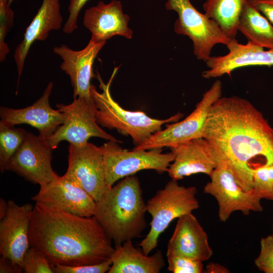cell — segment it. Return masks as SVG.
Segmentation results:
<instances>
[{
  "label": "cell",
  "mask_w": 273,
  "mask_h": 273,
  "mask_svg": "<svg viewBox=\"0 0 273 273\" xmlns=\"http://www.w3.org/2000/svg\"><path fill=\"white\" fill-rule=\"evenodd\" d=\"M203 137L246 191L253 189L250 161L262 156L266 163L273 164V128L245 99L233 96L216 100L209 111Z\"/></svg>",
  "instance_id": "1"
},
{
  "label": "cell",
  "mask_w": 273,
  "mask_h": 273,
  "mask_svg": "<svg viewBox=\"0 0 273 273\" xmlns=\"http://www.w3.org/2000/svg\"><path fill=\"white\" fill-rule=\"evenodd\" d=\"M62 22L60 0H42L37 13L26 29L22 40L14 53L18 73V83L25 60L32 43L35 40H46L50 31L61 28Z\"/></svg>",
  "instance_id": "21"
},
{
  "label": "cell",
  "mask_w": 273,
  "mask_h": 273,
  "mask_svg": "<svg viewBox=\"0 0 273 273\" xmlns=\"http://www.w3.org/2000/svg\"><path fill=\"white\" fill-rule=\"evenodd\" d=\"M88 0H69L68 18L64 24L63 31L65 33L70 34L75 30L77 27V18L79 14Z\"/></svg>",
  "instance_id": "32"
},
{
  "label": "cell",
  "mask_w": 273,
  "mask_h": 273,
  "mask_svg": "<svg viewBox=\"0 0 273 273\" xmlns=\"http://www.w3.org/2000/svg\"><path fill=\"white\" fill-rule=\"evenodd\" d=\"M229 52L225 55L211 57L206 62L209 69L204 71L202 76L206 79L223 75L231 76L234 70L249 66L273 65V49L265 51L248 42L243 44L232 39L226 45Z\"/></svg>",
  "instance_id": "18"
},
{
  "label": "cell",
  "mask_w": 273,
  "mask_h": 273,
  "mask_svg": "<svg viewBox=\"0 0 273 273\" xmlns=\"http://www.w3.org/2000/svg\"><path fill=\"white\" fill-rule=\"evenodd\" d=\"M238 30L247 38L248 42L264 48L273 49V26L248 2L240 15Z\"/></svg>",
  "instance_id": "23"
},
{
  "label": "cell",
  "mask_w": 273,
  "mask_h": 273,
  "mask_svg": "<svg viewBox=\"0 0 273 273\" xmlns=\"http://www.w3.org/2000/svg\"><path fill=\"white\" fill-rule=\"evenodd\" d=\"M210 177V180L204 187L203 192L216 200L218 216L221 222H226L236 211L248 215L251 211L263 210L261 200L252 192L245 191L238 184L232 170L225 162L218 161Z\"/></svg>",
  "instance_id": "10"
},
{
  "label": "cell",
  "mask_w": 273,
  "mask_h": 273,
  "mask_svg": "<svg viewBox=\"0 0 273 273\" xmlns=\"http://www.w3.org/2000/svg\"><path fill=\"white\" fill-rule=\"evenodd\" d=\"M27 131L0 122V169L2 172L24 141Z\"/></svg>",
  "instance_id": "25"
},
{
  "label": "cell",
  "mask_w": 273,
  "mask_h": 273,
  "mask_svg": "<svg viewBox=\"0 0 273 273\" xmlns=\"http://www.w3.org/2000/svg\"><path fill=\"white\" fill-rule=\"evenodd\" d=\"M174 155L167 173L171 179L178 180L197 173L210 176L218 160L206 139L195 138L170 148Z\"/></svg>",
  "instance_id": "17"
},
{
  "label": "cell",
  "mask_w": 273,
  "mask_h": 273,
  "mask_svg": "<svg viewBox=\"0 0 273 273\" xmlns=\"http://www.w3.org/2000/svg\"><path fill=\"white\" fill-rule=\"evenodd\" d=\"M31 199L48 208L84 217L93 216L96 201L65 174L40 187Z\"/></svg>",
  "instance_id": "13"
},
{
  "label": "cell",
  "mask_w": 273,
  "mask_h": 273,
  "mask_svg": "<svg viewBox=\"0 0 273 273\" xmlns=\"http://www.w3.org/2000/svg\"><path fill=\"white\" fill-rule=\"evenodd\" d=\"M23 272L20 265L15 263L7 257L1 256L0 258L1 273H22Z\"/></svg>",
  "instance_id": "34"
},
{
  "label": "cell",
  "mask_w": 273,
  "mask_h": 273,
  "mask_svg": "<svg viewBox=\"0 0 273 273\" xmlns=\"http://www.w3.org/2000/svg\"><path fill=\"white\" fill-rule=\"evenodd\" d=\"M247 2L273 24V0H248Z\"/></svg>",
  "instance_id": "33"
},
{
  "label": "cell",
  "mask_w": 273,
  "mask_h": 273,
  "mask_svg": "<svg viewBox=\"0 0 273 273\" xmlns=\"http://www.w3.org/2000/svg\"><path fill=\"white\" fill-rule=\"evenodd\" d=\"M167 270L173 273H201L203 272V262L166 251Z\"/></svg>",
  "instance_id": "29"
},
{
  "label": "cell",
  "mask_w": 273,
  "mask_h": 273,
  "mask_svg": "<svg viewBox=\"0 0 273 273\" xmlns=\"http://www.w3.org/2000/svg\"><path fill=\"white\" fill-rule=\"evenodd\" d=\"M29 240L52 266L98 264L110 259L114 250L112 240L94 216L54 210L36 203Z\"/></svg>",
  "instance_id": "2"
},
{
  "label": "cell",
  "mask_w": 273,
  "mask_h": 273,
  "mask_svg": "<svg viewBox=\"0 0 273 273\" xmlns=\"http://www.w3.org/2000/svg\"><path fill=\"white\" fill-rule=\"evenodd\" d=\"M56 107L63 113L64 122L46 139L53 150L62 141L79 146L86 144L92 137L122 143L100 126L96 120V107L92 96L79 97L68 105L58 104Z\"/></svg>",
  "instance_id": "8"
},
{
  "label": "cell",
  "mask_w": 273,
  "mask_h": 273,
  "mask_svg": "<svg viewBox=\"0 0 273 273\" xmlns=\"http://www.w3.org/2000/svg\"><path fill=\"white\" fill-rule=\"evenodd\" d=\"M8 203L4 199H0V219H2L6 214Z\"/></svg>",
  "instance_id": "36"
},
{
  "label": "cell",
  "mask_w": 273,
  "mask_h": 273,
  "mask_svg": "<svg viewBox=\"0 0 273 273\" xmlns=\"http://www.w3.org/2000/svg\"><path fill=\"white\" fill-rule=\"evenodd\" d=\"M260 243V252L254 260V264L264 273H273V235L262 238Z\"/></svg>",
  "instance_id": "30"
},
{
  "label": "cell",
  "mask_w": 273,
  "mask_h": 273,
  "mask_svg": "<svg viewBox=\"0 0 273 273\" xmlns=\"http://www.w3.org/2000/svg\"><path fill=\"white\" fill-rule=\"evenodd\" d=\"M222 83L217 80L202 96L195 109L185 119L167 123L164 129L153 133L145 142L133 149L147 150L171 148L189 140L203 137L204 125L213 103L221 97Z\"/></svg>",
  "instance_id": "9"
},
{
  "label": "cell",
  "mask_w": 273,
  "mask_h": 273,
  "mask_svg": "<svg viewBox=\"0 0 273 273\" xmlns=\"http://www.w3.org/2000/svg\"><path fill=\"white\" fill-rule=\"evenodd\" d=\"M272 234L273 235V224H272Z\"/></svg>",
  "instance_id": "38"
},
{
  "label": "cell",
  "mask_w": 273,
  "mask_h": 273,
  "mask_svg": "<svg viewBox=\"0 0 273 273\" xmlns=\"http://www.w3.org/2000/svg\"><path fill=\"white\" fill-rule=\"evenodd\" d=\"M197 193L195 187L181 186L171 179L147 201V212L151 216L150 229L139 244L145 254L149 255L157 247L159 236L173 220L199 208Z\"/></svg>",
  "instance_id": "5"
},
{
  "label": "cell",
  "mask_w": 273,
  "mask_h": 273,
  "mask_svg": "<svg viewBox=\"0 0 273 273\" xmlns=\"http://www.w3.org/2000/svg\"><path fill=\"white\" fill-rule=\"evenodd\" d=\"M14 0H8V3L10 5H11L12 4V3L13 2Z\"/></svg>",
  "instance_id": "37"
},
{
  "label": "cell",
  "mask_w": 273,
  "mask_h": 273,
  "mask_svg": "<svg viewBox=\"0 0 273 273\" xmlns=\"http://www.w3.org/2000/svg\"><path fill=\"white\" fill-rule=\"evenodd\" d=\"M53 151L46 139L28 132L5 170L14 172L40 187L44 186L59 176L52 167Z\"/></svg>",
  "instance_id": "11"
},
{
  "label": "cell",
  "mask_w": 273,
  "mask_h": 273,
  "mask_svg": "<svg viewBox=\"0 0 273 273\" xmlns=\"http://www.w3.org/2000/svg\"><path fill=\"white\" fill-rule=\"evenodd\" d=\"M110 259L103 262L77 266H67L60 264L52 265L54 273H105L108 272L111 265Z\"/></svg>",
  "instance_id": "31"
},
{
  "label": "cell",
  "mask_w": 273,
  "mask_h": 273,
  "mask_svg": "<svg viewBox=\"0 0 273 273\" xmlns=\"http://www.w3.org/2000/svg\"><path fill=\"white\" fill-rule=\"evenodd\" d=\"M129 19L123 12L120 1L112 0L108 4L100 1L85 11L83 24L91 37L98 40L106 41L115 35L131 39L133 31L128 26Z\"/></svg>",
  "instance_id": "19"
},
{
  "label": "cell",
  "mask_w": 273,
  "mask_h": 273,
  "mask_svg": "<svg viewBox=\"0 0 273 273\" xmlns=\"http://www.w3.org/2000/svg\"><path fill=\"white\" fill-rule=\"evenodd\" d=\"M108 273H159L165 265L161 250L145 254L136 249L132 240L114 246Z\"/></svg>",
  "instance_id": "22"
},
{
  "label": "cell",
  "mask_w": 273,
  "mask_h": 273,
  "mask_svg": "<svg viewBox=\"0 0 273 273\" xmlns=\"http://www.w3.org/2000/svg\"><path fill=\"white\" fill-rule=\"evenodd\" d=\"M247 1L206 0L203 6L204 14L215 21L229 38L234 39L240 15Z\"/></svg>",
  "instance_id": "24"
},
{
  "label": "cell",
  "mask_w": 273,
  "mask_h": 273,
  "mask_svg": "<svg viewBox=\"0 0 273 273\" xmlns=\"http://www.w3.org/2000/svg\"><path fill=\"white\" fill-rule=\"evenodd\" d=\"M118 68L114 69L106 84L98 75L101 93L98 92L94 85L91 86L90 93L96 107V118L99 125L129 135L135 146H137L162 129L163 124L176 122L183 117V114L178 113L167 119H157L150 117L143 111H131L121 107L110 92V85Z\"/></svg>",
  "instance_id": "4"
},
{
  "label": "cell",
  "mask_w": 273,
  "mask_h": 273,
  "mask_svg": "<svg viewBox=\"0 0 273 273\" xmlns=\"http://www.w3.org/2000/svg\"><path fill=\"white\" fill-rule=\"evenodd\" d=\"M106 42L91 37L87 46L79 51L73 50L64 44L53 48L54 53L62 60L61 69L70 77L74 99L92 96L90 80L94 76L93 65Z\"/></svg>",
  "instance_id": "16"
},
{
  "label": "cell",
  "mask_w": 273,
  "mask_h": 273,
  "mask_svg": "<svg viewBox=\"0 0 273 273\" xmlns=\"http://www.w3.org/2000/svg\"><path fill=\"white\" fill-rule=\"evenodd\" d=\"M8 203L6 214L0 221V254L21 266L30 247L29 231L33 206L30 203L19 205L13 200Z\"/></svg>",
  "instance_id": "14"
},
{
  "label": "cell",
  "mask_w": 273,
  "mask_h": 273,
  "mask_svg": "<svg viewBox=\"0 0 273 273\" xmlns=\"http://www.w3.org/2000/svg\"><path fill=\"white\" fill-rule=\"evenodd\" d=\"M252 192L260 200L273 201V164L253 167Z\"/></svg>",
  "instance_id": "26"
},
{
  "label": "cell",
  "mask_w": 273,
  "mask_h": 273,
  "mask_svg": "<svg viewBox=\"0 0 273 273\" xmlns=\"http://www.w3.org/2000/svg\"><path fill=\"white\" fill-rule=\"evenodd\" d=\"M21 266L25 273H54L45 254L31 246L23 256Z\"/></svg>",
  "instance_id": "27"
},
{
  "label": "cell",
  "mask_w": 273,
  "mask_h": 273,
  "mask_svg": "<svg viewBox=\"0 0 273 273\" xmlns=\"http://www.w3.org/2000/svg\"><path fill=\"white\" fill-rule=\"evenodd\" d=\"M118 144L108 141L100 147L109 188L119 179L141 170L151 169L159 173L167 172L174 159L172 151L162 153V149L130 151L123 149Z\"/></svg>",
  "instance_id": "6"
},
{
  "label": "cell",
  "mask_w": 273,
  "mask_h": 273,
  "mask_svg": "<svg viewBox=\"0 0 273 273\" xmlns=\"http://www.w3.org/2000/svg\"><path fill=\"white\" fill-rule=\"evenodd\" d=\"M8 0H0V62L4 61L10 51L5 38L14 24V12Z\"/></svg>",
  "instance_id": "28"
},
{
  "label": "cell",
  "mask_w": 273,
  "mask_h": 273,
  "mask_svg": "<svg viewBox=\"0 0 273 273\" xmlns=\"http://www.w3.org/2000/svg\"><path fill=\"white\" fill-rule=\"evenodd\" d=\"M53 86V82H50L41 96L26 108L16 109L1 106L0 122L10 126L28 124L36 128L41 137L49 138L64 122L63 113L50 105Z\"/></svg>",
  "instance_id": "15"
},
{
  "label": "cell",
  "mask_w": 273,
  "mask_h": 273,
  "mask_svg": "<svg viewBox=\"0 0 273 273\" xmlns=\"http://www.w3.org/2000/svg\"><path fill=\"white\" fill-rule=\"evenodd\" d=\"M165 7L167 10L177 13L174 32L191 39L193 54L198 60L206 62L211 57L214 46L219 43L226 45L232 39L215 21L199 12L190 0H167Z\"/></svg>",
  "instance_id": "7"
},
{
  "label": "cell",
  "mask_w": 273,
  "mask_h": 273,
  "mask_svg": "<svg viewBox=\"0 0 273 273\" xmlns=\"http://www.w3.org/2000/svg\"><path fill=\"white\" fill-rule=\"evenodd\" d=\"M167 251L202 262L213 255L207 233L192 213L177 218Z\"/></svg>",
  "instance_id": "20"
},
{
  "label": "cell",
  "mask_w": 273,
  "mask_h": 273,
  "mask_svg": "<svg viewBox=\"0 0 273 273\" xmlns=\"http://www.w3.org/2000/svg\"><path fill=\"white\" fill-rule=\"evenodd\" d=\"M206 273H229L230 270L224 265L215 262H210L206 266Z\"/></svg>",
  "instance_id": "35"
},
{
  "label": "cell",
  "mask_w": 273,
  "mask_h": 273,
  "mask_svg": "<svg viewBox=\"0 0 273 273\" xmlns=\"http://www.w3.org/2000/svg\"><path fill=\"white\" fill-rule=\"evenodd\" d=\"M146 212L140 181L132 175L113 186L96 202L94 216L115 246L141 237L147 227Z\"/></svg>",
  "instance_id": "3"
},
{
  "label": "cell",
  "mask_w": 273,
  "mask_h": 273,
  "mask_svg": "<svg viewBox=\"0 0 273 273\" xmlns=\"http://www.w3.org/2000/svg\"><path fill=\"white\" fill-rule=\"evenodd\" d=\"M68 168L64 174L99 201L110 189L107 185L100 147L87 142L82 146L69 144Z\"/></svg>",
  "instance_id": "12"
}]
</instances>
